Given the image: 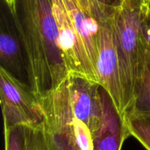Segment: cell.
Here are the masks:
<instances>
[{
    "instance_id": "6da1fadb",
    "label": "cell",
    "mask_w": 150,
    "mask_h": 150,
    "mask_svg": "<svg viewBox=\"0 0 150 150\" xmlns=\"http://www.w3.org/2000/svg\"><path fill=\"white\" fill-rule=\"evenodd\" d=\"M23 45L28 84L38 100L68 75L59 45L52 0H2Z\"/></svg>"
},
{
    "instance_id": "7a4b0ae2",
    "label": "cell",
    "mask_w": 150,
    "mask_h": 150,
    "mask_svg": "<svg viewBox=\"0 0 150 150\" xmlns=\"http://www.w3.org/2000/svg\"><path fill=\"white\" fill-rule=\"evenodd\" d=\"M148 9L149 0H124L113 13L125 119L133 108L145 70L142 26Z\"/></svg>"
},
{
    "instance_id": "3957f363",
    "label": "cell",
    "mask_w": 150,
    "mask_h": 150,
    "mask_svg": "<svg viewBox=\"0 0 150 150\" xmlns=\"http://www.w3.org/2000/svg\"><path fill=\"white\" fill-rule=\"evenodd\" d=\"M101 89L98 82L68 73L57 88L39 100L43 116L76 117L87 125L92 134L102 120Z\"/></svg>"
},
{
    "instance_id": "277c9868",
    "label": "cell",
    "mask_w": 150,
    "mask_h": 150,
    "mask_svg": "<svg viewBox=\"0 0 150 150\" xmlns=\"http://www.w3.org/2000/svg\"><path fill=\"white\" fill-rule=\"evenodd\" d=\"M0 97L4 127L37 124L44 120L40 103L29 85L1 67Z\"/></svg>"
},
{
    "instance_id": "5b68a950",
    "label": "cell",
    "mask_w": 150,
    "mask_h": 150,
    "mask_svg": "<svg viewBox=\"0 0 150 150\" xmlns=\"http://www.w3.org/2000/svg\"><path fill=\"white\" fill-rule=\"evenodd\" d=\"M113 11L100 16V44L97 62L98 83L106 92L121 118L125 121L122 86L114 31Z\"/></svg>"
},
{
    "instance_id": "8992f818",
    "label": "cell",
    "mask_w": 150,
    "mask_h": 150,
    "mask_svg": "<svg viewBox=\"0 0 150 150\" xmlns=\"http://www.w3.org/2000/svg\"><path fill=\"white\" fill-rule=\"evenodd\" d=\"M0 67L28 83L26 54L7 8L0 19Z\"/></svg>"
},
{
    "instance_id": "52a82bcc",
    "label": "cell",
    "mask_w": 150,
    "mask_h": 150,
    "mask_svg": "<svg viewBox=\"0 0 150 150\" xmlns=\"http://www.w3.org/2000/svg\"><path fill=\"white\" fill-rule=\"evenodd\" d=\"M103 115L99 127L92 134V150H121L130 136L127 125L103 89H101Z\"/></svg>"
},
{
    "instance_id": "ba28073f",
    "label": "cell",
    "mask_w": 150,
    "mask_h": 150,
    "mask_svg": "<svg viewBox=\"0 0 150 150\" xmlns=\"http://www.w3.org/2000/svg\"><path fill=\"white\" fill-rule=\"evenodd\" d=\"M4 150H63L45 122L4 127Z\"/></svg>"
},
{
    "instance_id": "9c48e42d",
    "label": "cell",
    "mask_w": 150,
    "mask_h": 150,
    "mask_svg": "<svg viewBox=\"0 0 150 150\" xmlns=\"http://www.w3.org/2000/svg\"><path fill=\"white\" fill-rule=\"evenodd\" d=\"M130 136L146 150H150V112L128 114L125 119Z\"/></svg>"
},
{
    "instance_id": "30bf717a",
    "label": "cell",
    "mask_w": 150,
    "mask_h": 150,
    "mask_svg": "<svg viewBox=\"0 0 150 150\" xmlns=\"http://www.w3.org/2000/svg\"><path fill=\"white\" fill-rule=\"evenodd\" d=\"M148 112H150V57L146 55V65L142 82L133 108L127 115L134 113Z\"/></svg>"
},
{
    "instance_id": "8fae6325",
    "label": "cell",
    "mask_w": 150,
    "mask_h": 150,
    "mask_svg": "<svg viewBox=\"0 0 150 150\" xmlns=\"http://www.w3.org/2000/svg\"><path fill=\"white\" fill-rule=\"evenodd\" d=\"M142 39L146 55L150 57V10L148 9L142 21Z\"/></svg>"
},
{
    "instance_id": "7c38bea8",
    "label": "cell",
    "mask_w": 150,
    "mask_h": 150,
    "mask_svg": "<svg viewBox=\"0 0 150 150\" xmlns=\"http://www.w3.org/2000/svg\"><path fill=\"white\" fill-rule=\"evenodd\" d=\"M124 0H89L92 5L103 10H114Z\"/></svg>"
},
{
    "instance_id": "4fadbf2b",
    "label": "cell",
    "mask_w": 150,
    "mask_h": 150,
    "mask_svg": "<svg viewBox=\"0 0 150 150\" xmlns=\"http://www.w3.org/2000/svg\"><path fill=\"white\" fill-rule=\"evenodd\" d=\"M64 150H83V149H79V148L77 147H71V148H68V149H66Z\"/></svg>"
},
{
    "instance_id": "5bb4252c",
    "label": "cell",
    "mask_w": 150,
    "mask_h": 150,
    "mask_svg": "<svg viewBox=\"0 0 150 150\" xmlns=\"http://www.w3.org/2000/svg\"><path fill=\"white\" fill-rule=\"evenodd\" d=\"M83 1H86V2H89V3H90L91 4H92V3L90 2V1H89V0H83ZM94 6V5H93Z\"/></svg>"
},
{
    "instance_id": "9a60e30c",
    "label": "cell",
    "mask_w": 150,
    "mask_h": 150,
    "mask_svg": "<svg viewBox=\"0 0 150 150\" xmlns=\"http://www.w3.org/2000/svg\"><path fill=\"white\" fill-rule=\"evenodd\" d=\"M149 8L150 10V0H149Z\"/></svg>"
}]
</instances>
